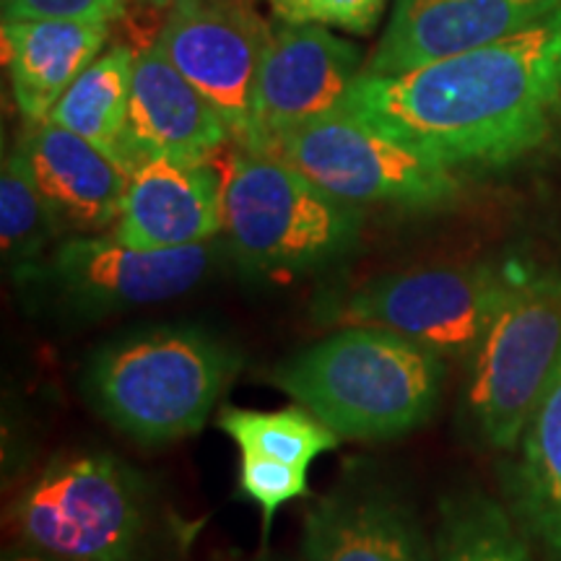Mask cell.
Listing matches in <instances>:
<instances>
[{"label": "cell", "instance_id": "13", "mask_svg": "<svg viewBox=\"0 0 561 561\" xmlns=\"http://www.w3.org/2000/svg\"><path fill=\"white\" fill-rule=\"evenodd\" d=\"M305 561H437L434 538L401 491L341 481L305 512Z\"/></svg>", "mask_w": 561, "mask_h": 561}, {"label": "cell", "instance_id": "14", "mask_svg": "<svg viewBox=\"0 0 561 561\" xmlns=\"http://www.w3.org/2000/svg\"><path fill=\"white\" fill-rule=\"evenodd\" d=\"M128 138L138 167L149 159L206 164L234 140L219 112L159 45L138 50L133 62Z\"/></svg>", "mask_w": 561, "mask_h": 561}, {"label": "cell", "instance_id": "28", "mask_svg": "<svg viewBox=\"0 0 561 561\" xmlns=\"http://www.w3.org/2000/svg\"><path fill=\"white\" fill-rule=\"evenodd\" d=\"M263 561H291V559H263Z\"/></svg>", "mask_w": 561, "mask_h": 561}, {"label": "cell", "instance_id": "10", "mask_svg": "<svg viewBox=\"0 0 561 561\" xmlns=\"http://www.w3.org/2000/svg\"><path fill=\"white\" fill-rule=\"evenodd\" d=\"M364 66L359 47L328 26L286 21L271 26L252 89L250 130L240 146L263 151L299 125L343 112Z\"/></svg>", "mask_w": 561, "mask_h": 561}, {"label": "cell", "instance_id": "2", "mask_svg": "<svg viewBox=\"0 0 561 561\" xmlns=\"http://www.w3.org/2000/svg\"><path fill=\"white\" fill-rule=\"evenodd\" d=\"M447 364L432 348L377 325H343L271 371L291 401L341 439L403 437L434 416Z\"/></svg>", "mask_w": 561, "mask_h": 561}, {"label": "cell", "instance_id": "3", "mask_svg": "<svg viewBox=\"0 0 561 561\" xmlns=\"http://www.w3.org/2000/svg\"><path fill=\"white\" fill-rule=\"evenodd\" d=\"M240 367V351L206 328L153 325L102 343L81 388L112 430L159 447L201 432Z\"/></svg>", "mask_w": 561, "mask_h": 561}, {"label": "cell", "instance_id": "7", "mask_svg": "<svg viewBox=\"0 0 561 561\" xmlns=\"http://www.w3.org/2000/svg\"><path fill=\"white\" fill-rule=\"evenodd\" d=\"M310 178L322 191L346 201L434 208L458 195V178L424 153L348 112L320 117L273 138L263 151Z\"/></svg>", "mask_w": 561, "mask_h": 561}, {"label": "cell", "instance_id": "24", "mask_svg": "<svg viewBox=\"0 0 561 561\" xmlns=\"http://www.w3.org/2000/svg\"><path fill=\"white\" fill-rule=\"evenodd\" d=\"M388 0H268L286 24L333 26L351 34H369L380 21Z\"/></svg>", "mask_w": 561, "mask_h": 561}, {"label": "cell", "instance_id": "18", "mask_svg": "<svg viewBox=\"0 0 561 561\" xmlns=\"http://www.w3.org/2000/svg\"><path fill=\"white\" fill-rule=\"evenodd\" d=\"M110 24L87 21H3V50L13 100L26 123L50 117L55 104L100 58Z\"/></svg>", "mask_w": 561, "mask_h": 561}, {"label": "cell", "instance_id": "21", "mask_svg": "<svg viewBox=\"0 0 561 561\" xmlns=\"http://www.w3.org/2000/svg\"><path fill=\"white\" fill-rule=\"evenodd\" d=\"M219 430L240 447V453L265 455V458L310 468L322 453L339 447L341 437L301 405L280 411L227 409L219 411Z\"/></svg>", "mask_w": 561, "mask_h": 561}, {"label": "cell", "instance_id": "27", "mask_svg": "<svg viewBox=\"0 0 561 561\" xmlns=\"http://www.w3.org/2000/svg\"><path fill=\"white\" fill-rule=\"evenodd\" d=\"M138 3H149V5H157V9H174V5H180V3H187V0H138Z\"/></svg>", "mask_w": 561, "mask_h": 561}, {"label": "cell", "instance_id": "1", "mask_svg": "<svg viewBox=\"0 0 561 561\" xmlns=\"http://www.w3.org/2000/svg\"><path fill=\"white\" fill-rule=\"evenodd\" d=\"M343 112L453 172L517 161L561 117V13L453 58L362 73Z\"/></svg>", "mask_w": 561, "mask_h": 561}, {"label": "cell", "instance_id": "9", "mask_svg": "<svg viewBox=\"0 0 561 561\" xmlns=\"http://www.w3.org/2000/svg\"><path fill=\"white\" fill-rule=\"evenodd\" d=\"M210 242L172 250H138L115 237L76 234L47 261L19 273L45 286L73 314H100L178 299L214 268Z\"/></svg>", "mask_w": 561, "mask_h": 561}, {"label": "cell", "instance_id": "8", "mask_svg": "<svg viewBox=\"0 0 561 561\" xmlns=\"http://www.w3.org/2000/svg\"><path fill=\"white\" fill-rule=\"evenodd\" d=\"M515 268L491 263L419 268L371 278L331 310L341 325H377L432 348L442 359H468L507 297Z\"/></svg>", "mask_w": 561, "mask_h": 561}, {"label": "cell", "instance_id": "16", "mask_svg": "<svg viewBox=\"0 0 561 561\" xmlns=\"http://www.w3.org/2000/svg\"><path fill=\"white\" fill-rule=\"evenodd\" d=\"M21 146L58 231L94 234L115 227L130 182L121 164L53 121L32 123Z\"/></svg>", "mask_w": 561, "mask_h": 561}, {"label": "cell", "instance_id": "15", "mask_svg": "<svg viewBox=\"0 0 561 561\" xmlns=\"http://www.w3.org/2000/svg\"><path fill=\"white\" fill-rule=\"evenodd\" d=\"M221 231V174L214 161L149 159L130 174L112 237L138 250H172L210 242Z\"/></svg>", "mask_w": 561, "mask_h": 561}, {"label": "cell", "instance_id": "6", "mask_svg": "<svg viewBox=\"0 0 561 561\" xmlns=\"http://www.w3.org/2000/svg\"><path fill=\"white\" fill-rule=\"evenodd\" d=\"M561 356V271L515 273L507 297L468 356L462 411L473 437L512 453Z\"/></svg>", "mask_w": 561, "mask_h": 561}, {"label": "cell", "instance_id": "4", "mask_svg": "<svg viewBox=\"0 0 561 561\" xmlns=\"http://www.w3.org/2000/svg\"><path fill=\"white\" fill-rule=\"evenodd\" d=\"M221 174L224 231L231 255L263 276H299L343 261L359 240L362 216L286 161L224 149L210 159Z\"/></svg>", "mask_w": 561, "mask_h": 561}, {"label": "cell", "instance_id": "20", "mask_svg": "<svg viewBox=\"0 0 561 561\" xmlns=\"http://www.w3.org/2000/svg\"><path fill=\"white\" fill-rule=\"evenodd\" d=\"M434 549L437 561H538L510 507L476 489L442 496Z\"/></svg>", "mask_w": 561, "mask_h": 561}, {"label": "cell", "instance_id": "26", "mask_svg": "<svg viewBox=\"0 0 561 561\" xmlns=\"http://www.w3.org/2000/svg\"><path fill=\"white\" fill-rule=\"evenodd\" d=\"M3 561H58V559L47 557V553H42V551H34V549H30V546H24V549L5 553Z\"/></svg>", "mask_w": 561, "mask_h": 561}, {"label": "cell", "instance_id": "17", "mask_svg": "<svg viewBox=\"0 0 561 561\" xmlns=\"http://www.w3.org/2000/svg\"><path fill=\"white\" fill-rule=\"evenodd\" d=\"M502 481L512 517L538 557L561 561V356Z\"/></svg>", "mask_w": 561, "mask_h": 561}, {"label": "cell", "instance_id": "25", "mask_svg": "<svg viewBox=\"0 0 561 561\" xmlns=\"http://www.w3.org/2000/svg\"><path fill=\"white\" fill-rule=\"evenodd\" d=\"M3 21H87L112 24L123 16L125 0H3Z\"/></svg>", "mask_w": 561, "mask_h": 561}, {"label": "cell", "instance_id": "11", "mask_svg": "<svg viewBox=\"0 0 561 561\" xmlns=\"http://www.w3.org/2000/svg\"><path fill=\"white\" fill-rule=\"evenodd\" d=\"M268 32L248 0H187L170 9L157 37L161 53L219 112L237 144L250 130Z\"/></svg>", "mask_w": 561, "mask_h": 561}, {"label": "cell", "instance_id": "23", "mask_svg": "<svg viewBox=\"0 0 561 561\" xmlns=\"http://www.w3.org/2000/svg\"><path fill=\"white\" fill-rule=\"evenodd\" d=\"M310 468L289 466L265 455L242 453L240 468V494L263 512V538H268L276 512L294 500H305L310 494L307 481Z\"/></svg>", "mask_w": 561, "mask_h": 561}, {"label": "cell", "instance_id": "5", "mask_svg": "<svg viewBox=\"0 0 561 561\" xmlns=\"http://www.w3.org/2000/svg\"><path fill=\"white\" fill-rule=\"evenodd\" d=\"M21 543L58 561H151L157 507L144 476L110 453H68L19 494Z\"/></svg>", "mask_w": 561, "mask_h": 561}, {"label": "cell", "instance_id": "12", "mask_svg": "<svg viewBox=\"0 0 561 561\" xmlns=\"http://www.w3.org/2000/svg\"><path fill=\"white\" fill-rule=\"evenodd\" d=\"M561 13V0H396L364 73H401L515 37Z\"/></svg>", "mask_w": 561, "mask_h": 561}, {"label": "cell", "instance_id": "22", "mask_svg": "<svg viewBox=\"0 0 561 561\" xmlns=\"http://www.w3.org/2000/svg\"><path fill=\"white\" fill-rule=\"evenodd\" d=\"M55 231L58 227L34 182L30 157L19 144L3 159L0 174V242L3 257L13 265L16 276L42 261V250Z\"/></svg>", "mask_w": 561, "mask_h": 561}, {"label": "cell", "instance_id": "19", "mask_svg": "<svg viewBox=\"0 0 561 561\" xmlns=\"http://www.w3.org/2000/svg\"><path fill=\"white\" fill-rule=\"evenodd\" d=\"M133 62L136 53L130 47H110L70 83L47 117L76 136L87 138L128 174L138 170L128 138Z\"/></svg>", "mask_w": 561, "mask_h": 561}]
</instances>
